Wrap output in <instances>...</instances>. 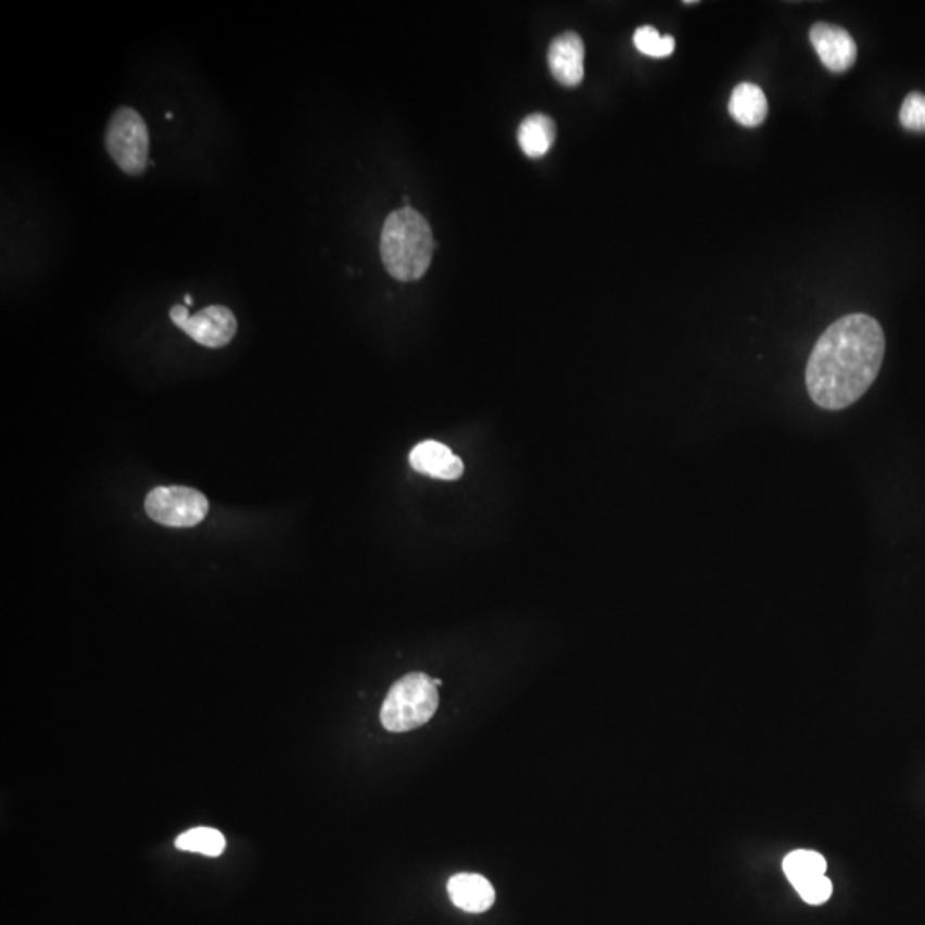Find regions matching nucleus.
Returning a JSON list of instances; mask_svg holds the SVG:
<instances>
[{"label": "nucleus", "instance_id": "obj_16", "mask_svg": "<svg viewBox=\"0 0 925 925\" xmlns=\"http://www.w3.org/2000/svg\"><path fill=\"white\" fill-rule=\"evenodd\" d=\"M900 123L910 132H925V94L913 91L903 100Z\"/></svg>", "mask_w": 925, "mask_h": 925}, {"label": "nucleus", "instance_id": "obj_4", "mask_svg": "<svg viewBox=\"0 0 925 925\" xmlns=\"http://www.w3.org/2000/svg\"><path fill=\"white\" fill-rule=\"evenodd\" d=\"M105 148L110 159L124 174H144L150 154V136L144 118L130 106H121L110 117L105 130Z\"/></svg>", "mask_w": 925, "mask_h": 925}, {"label": "nucleus", "instance_id": "obj_5", "mask_svg": "<svg viewBox=\"0 0 925 925\" xmlns=\"http://www.w3.org/2000/svg\"><path fill=\"white\" fill-rule=\"evenodd\" d=\"M148 516L156 523L170 528H192L200 524L210 511L204 494L191 487H156L144 500Z\"/></svg>", "mask_w": 925, "mask_h": 925}, {"label": "nucleus", "instance_id": "obj_12", "mask_svg": "<svg viewBox=\"0 0 925 925\" xmlns=\"http://www.w3.org/2000/svg\"><path fill=\"white\" fill-rule=\"evenodd\" d=\"M556 141V124L544 114L528 115L518 129V142L530 159H542Z\"/></svg>", "mask_w": 925, "mask_h": 925}, {"label": "nucleus", "instance_id": "obj_17", "mask_svg": "<svg viewBox=\"0 0 925 925\" xmlns=\"http://www.w3.org/2000/svg\"><path fill=\"white\" fill-rule=\"evenodd\" d=\"M797 894L800 895L809 905H823L829 900L833 894L832 880L826 876H818L814 879L806 880L802 885L797 886Z\"/></svg>", "mask_w": 925, "mask_h": 925}, {"label": "nucleus", "instance_id": "obj_9", "mask_svg": "<svg viewBox=\"0 0 925 925\" xmlns=\"http://www.w3.org/2000/svg\"><path fill=\"white\" fill-rule=\"evenodd\" d=\"M410 465L418 473L439 480H458L465 470L461 459L438 441L417 444L410 453Z\"/></svg>", "mask_w": 925, "mask_h": 925}, {"label": "nucleus", "instance_id": "obj_8", "mask_svg": "<svg viewBox=\"0 0 925 925\" xmlns=\"http://www.w3.org/2000/svg\"><path fill=\"white\" fill-rule=\"evenodd\" d=\"M548 67L562 86L574 88L585 76V43L578 33H562L548 49Z\"/></svg>", "mask_w": 925, "mask_h": 925}, {"label": "nucleus", "instance_id": "obj_19", "mask_svg": "<svg viewBox=\"0 0 925 925\" xmlns=\"http://www.w3.org/2000/svg\"><path fill=\"white\" fill-rule=\"evenodd\" d=\"M434 684L439 687L441 686V684H443V681H441V679H434Z\"/></svg>", "mask_w": 925, "mask_h": 925}, {"label": "nucleus", "instance_id": "obj_15", "mask_svg": "<svg viewBox=\"0 0 925 925\" xmlns=\"http://www.w3.org/2000/svg\"><path fill=\"white\" fill-rule=\"evenodd\" d=\"M634 46L648 58L663 59L672 55L675 50L674 37H662L654 26H642L634 33Z\"/></svg>", "mask_w": 925, "mask_h": 925}, {"label": "nucleus", "instance_id": "obj_3", "mask_svg": "<svg viewBox=\"0 0 925 925\" xmlns=\"http://www.w3.org/2000/svg\"><path fill=\"white\" fill-rule=\"evenodd\" d=\"M439 707L438 686L429 675L414 672L394 682L385 696L381 722L385 731L408 732L426 725Z\"/></svg>", "mask_w": 925, "mask_h": 925}, {"label": "nucleus", "instance_id": "obj_11", "mask_svg": "<svg viewBox=\"0 0 925 925\" xmlns=\"http://www.w3.org/2000/svg\"><path fill=\"white\" fill-rule=\"evenodd\" d=\"M728 112L735 123L744 127H758L768 115V100L763 90L752 83H740L732 91Z\"/></svg>", "mask_w": 925, "mask_h": 925}, {"label": "nucleus", "instance_id": "obj_7", "mask_svg": "<svg viewBox=\"0 0 925 925\" xmlns=\"http://www.w3.org/2000/svg\"><path fill=\"white\" fill-rule=\"evenodd\" d=\"M809 40L826 69L840 74L857 61V46L850 33L829 23H816L809 31Z\"/></svg>", "mask_w": 925, "mask_h": 925}, {"label": "nucleus", "instance_id": "obj_1", "mask_svg": "<svg viewBox=\"0 0 925 925\" xmlns=\"http://www.w3.org/2000/svg\"><path fill=\"white\" fill-rule=\"evenodd\" d=\"M886 338L867 314H850L833 322L812 349L806 384L812 402L824 410H844L867 393L885 358Z\"/></svg>", "mask_w": 925, "mask_h": 925}, {"label": "nucleus", "instance_id": "obj_18", "mask_svg": "<svg viewBox=\"0 0 925 925\" xmlns=\"http://www.w3.org/2000/svg\"><path fill=\"white\" fill-rule=\"evenodd\" d=\"M186 304H187V305H192V299H191V295H186Z\"/></svg>", "mask_w": 925, "mask_h": 925}, {"label": "nucleus", "instance_id": "obj_14", "mask_svg": "<svg viewBox=\"0 0 925 925\" xmlns=\"http://www.w3.org/2000/svg\"><path fill=\"white\" fill-rule=\"evenodd\" d=\"M175 847L183 852L203 853L207 857H218L227 847L225 836L213 828H194L179 835L175 840Z\"/></svg>", "mask_w": 925, "mask_h": 925}, {"label": "nucleus", "instance_id": "obj_13", "mask_svg": "<svg viewBox=\"0 0 925 925\" xmlns=\"http://www.w3.org/2000/svg\"><path fill=\"white\" fill-rule=\"evenodd\" d=\"M784 873L791 886L797 888L806 880L824 876L826 859L814 850H794L784 859Z\"/></svg>", "mask_w": 925, "mask_h": 925}, {"label": "nucleus", "instance_id": "obj_6", "mask_svg": "<svg viewBox=\"0 0 925 925\" xmlns=\"http://www.w3.org/2000/svg\"><path fill=\"white\" fill-rule=\"evenodd\" d=\"M170 319L183 333L207 349H221L236 337V316L224 305H210L194 316H189L186 305H174Z\"/></svg>", "mask_w": 925, "mask_h": 925}, {"label": "nucleus", "instance_id": "obj_10", "mask_svg": "<svg viewBox=\"0 0 925 925\" xmlns=\"http://www.w3.org/2000/svg\"><path fill=\"white\" fill-rule=\"evenodd\" d=\"M447 894L458 909L482 913L494 905L495 891L480 874H456L447 883Z\"/></svg>", "mask_w": 925, "mask_h": 925}, {"label": "nucleus", "instance_id": "obj_2", "mask_svg": "<svg viewBox=\"0 0 925 925\" xmlns=\"http://www.w3.org/2000/svg\"><path fill=\"white\" fill-rule=\"evenodd\" d=\"M431 227L414 207H402L385 218L381 233V259L391 277L417 281L426 275L434 254Z\"/></svg>", "mask_w": 925, "mask_h": 925}]
</instances>
